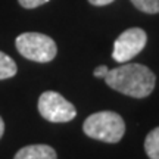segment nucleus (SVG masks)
<instances>
[{
	"label": "nucleus",
	"mask_w": 159,
	"mask_h": 159,
	"mask_svg": "<svg viewBox=\"0 0 159 159\" xmlns=\"http://www.w3.org/2000/svg\"><path fill=\"white\" fill-rule=\"evenodd\" d=\"M103 80L115 91L136 99L148 97L156 84L155 74L142 63H127L109 69Z\"/></svg>",
	"instance_id": "1"
},
{
	"label": "nucleus",
	"mask_w": 159,
	"mask_h": 159,
	"mask_svg": "<svg viewBox=\"0 0 159 159\" xmlns=\"http://www.w3.org/2000/svg\"><path fill=\"white\" fill-rule=\"evenodd\" d=\"M83 131L90 139L105 143H118L125 133V122L121 115L112 111H102L85 118Z\"/></svg>",
	"instance_id": "2"
},
{
	"label": "nucleus",
	"mask_w": 159,
	"mask_h": 159,
	"mask_svg": "<svg viewBox=\"0 0 159 159\" xmlns=\"http://www.w3.org/2000/svg\"><path fill=\"white\" fill-rule=\"evenodd\" d=\"M15 44L21 56L39 63L50 62L57 53L55 40L41 33H24L16 37Z\"/></svg>",
	"instance_id": "3"
},
{
	"label": "nucleus",
	"mask_w": 159,
	"mask_h": 159,
	"mask_svg": "<svg viewBox=\"0 0 159 159\" xmlns=\"http://www.w3.org/2000/svg\"><path fill=\"white\" fill-rule=\"evenodd\" d=\"M39 112L50 122H69L77 116V109L57 91H44L39 99Z\"/></svg>",
	"instance_id": "4"
},
{
	"label": "nucleus",
	"mask_w": 159,
	"mask_h": 159,
	"mask_svg": "<svg viewBox=\"0 0 159 159\" xmlns=\"http://www.w3.org/2000/svg\"><path fill=\"white\" fill-rule=\"evenodd\" d=\"M148 43V34L142 28H128L114 41L112 57L115 62L125 63L137 56Z\"/></svg>",
	"instance_id": "5"
},
{
	"label": "nucleus",
	"mask_w": 159,
	"mask_h": 159,
	"mask_svg": "<svg viewBox=\"0 0 159 159\" xmlns=\"http://www.w3.org/2000/svg\"><path fill=\"white\" fill-rule=\"evenodd\" d=\"M13 159H57V155L49 144H30L19 149Z\"/></svg>",
	"instance_id": "6"
},
{
	"label": "nucleus",
	"mask_w": 159,
	"mask_h": 159,
	"mask_svg": "<svg viewBox=\"0 0 159 159\" xmlns=\"http://www.w3.org/2000/svg\"><path fill=\"white\" fill-rule=\"evenodd\" d=\"M144 150L150 159H159V127L153 128L146 136Z\"/></svg>",
	"instance_id": "7"
},
{
	"label": "nucleus",
	"mask_w": 159,
	"mask_h": 159,
	"mask_svg": "<svg viewBox=\"0 0 159 159\" xmlns=\"http://www.w3.org/2000/svg\"><path fill=\"white\" fill-rule=\"evenodd\" d=\"M18 66L15 61L6 53L0 52V80H7L16 74Z\"/></svg>",
	"instance_id": "8"
},
{
	"label": "nucleus",
	"mask_w": 159,
	"mask_h": 159,
	"mask_svg": "<svg viewBox=\"0 0 159 159\" xmlns=\"http://www.w3.org/2000/svg\"><path fill=\"white\" fill-rule=\"evenodd\" d=\"M131 3L144 13H159V0H131Z\"/></svg>",
	"instance_id": "9"
},
{
	"label": "nucleus",
	"mask_w": 159,
	"mask_h": 159,
	"mask_svg": "<svg viewBox=\"0 0 159 159\" xmlns=\"http://www.w3.org/2000/svg\"><path fill=\"white\" fill-rule=\"evenodd\" d=\"M18 2H19V5L22 6V7H25V9H35V7L47 3L49 0H18Z\"/></svg>",
	"instance_id": "10"
},
{
	"label": "nucleus",
	"mask_w": 159,
	"mask_h": 159,
	"mask_svg": "<svg viewBox=\"0 0 159 159\" xmlns=\"http://www.w3.org/2000/svg\"><path fill=\"white\" fill-rule=\"evenodd\" d=\"M108 66H105V65H100V66H97L96 69H94V72H93V75L96 77V78H105V75L108 74Z\"/></svg>",
	"instance_id": "11"
},
{
	"label": "nucleus",
	"mask_w": 159,
	"mask_h": 159,
	"mask_svg": "<svg viewBox=\"0 0 159 159\" xmlns=\"http://www.w3.org/2000/svg\"><path fill=\"white\" fill-rule=\"evenodd\" d=\"M93 6H106L109 5V3H112V2H115V0H89Z\"/></svg>",
	"instance_id": "12"
},
{
	"label": "nucleus",
	"mask_w": 159,
	"mask_h": 159,
	"mask_svg": "<svg viewBox=\"0 0 159 159\" xmlns=\"http://www.w3.org/2000/svg\"><path fill=\"white\" fill-rule=\"evenodd\" d=\"M3 134H5V122H3V119L0 116V139L3 137Z\"/></svg>",
	"instance_id": "13"
}]
</instances>
